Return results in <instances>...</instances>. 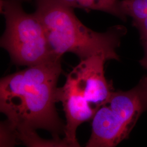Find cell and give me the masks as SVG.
Returning a JSON list of instances; mask_svg holds the SVG:
<instances>
[{
  "label": "cell",
  "mask_w": 147,
  "mask_h": 147,
  "mask_svg": "<svg viewBox=\"0 0 147 147\" xmlns=\"http://www.w3.org/2000/svg\"><path fill=\"white\" fill-rule=\"evenodd\" d=\"M61 59L28 67L0 81V110L7 117L1 124V144L20 141L28 146L47 147L48 141L38 136L37 129L50 132L61 141L65 124L55 107Z\"/></svg>",
  "instance_id": "6da1fadb"
},
{
  "label": "cell",
  "mask_w": 147,
  "mask_h": 147,
  "mask_svg": "<svg viewBox=\"0 0 147 147\" xmlns=\"http://www.w3.org/2000/svg\"><path fill=\"white\" fill-rule=\"evenodd\" d=\"M26 1L33 2L34 12L42 22L50 47L56 58L61 59L64 53H70L80 61L94 56H101L106 61L119 60L117 49L126 34L125 27L116 25L105 32H97L79 20L74 8L58 0Z\"/></svg>",
  "instance_id": "7a4b0ae2"
},
{
  "label": "cell",
  "mask_w": 147,
  "mask_h": 147,
  "mask_svg": "<svg viewBox=\"0 0 147 147\" xmlns=\"http://www.w3.org/2000/svg\"><path fill=\"white\" fill-rule=\"evenodd\" d=\"M106 61L101 56L81 60L67 75L64 84L56 89V102L62 103L66 118L63 139L68 147L80 146L78 127L92 120L114 91L112 84L105 78Z\"/></svg>",
  "instance_id": "3957f363"
},
{
  "label": "cell",
  "mask_w": 147,
  "mask_h": 147,
  "mask_svg": "<svg viewBox=\"0 0 147 147\" xmlns=\"http://www.w3.org/2000/svg\"><path fill=\"white\" fill-rule=\"evenodd\" d=\"M23 0H1L0 11L5 18V31L0 41L13 63L32 67L61 59L53 54L42 22L34 13H28Z\"/></svg>",
  "instance_id": "277c9868"
},
{
  "label": "cell",
  "mask_w": 147,
  "mask_h": 147,
  "mask_svg": "<svg viewBox=\"0 0 147 147\" xmlns=\"http://www.w3.org/2000/svg\"><path fill=\"white\" fill-rule=\"evenodd\" d=\"M147 110V76L127 91H113L96 112L86 147H116L126 139Z\"/></svg>",
  "instance_id": "5b68a950"
},
{
  "label": "cell",
  "mask_w": 147,
  "mask_h": 147,
  "mask_svg": "<svg viewBox=\"0 0 147 147\" xmlns=\"http://www.w3.org/2000/svg\"><path fill=\"white\" fill-rule=\"evenodd\" d=\"M73 8L84 11H101L125 20L126 18L122 14L119 6V0H58Z\"/></svg>",
  "instance_id": "8992f818"
},
{
  "label": "cell",
  "mask_w": 147,
  "mask_h": 147,
  "mask_svg": "<svg viewBox=\"0 0 147 147\" xmlns=\"http://www.w3.org/2000/svg\"><path fill=\"white\" fill-rule=\"evenodd\" d=\"M119 6L125 17L131 18L132 23L142 21L147 18V0H119Z\"/></svg>",
  "instance_id": "52a82bcc"
},
{
  "label": "cell",
  "mask_w": 147,
  "mask_h": 147,
  "mask_svg": "<svg viewBox=\"0 0 147 147\" xmlns=\"http://www.w3.org/2000/svg\"><path fill=\"white\" fill-rule=\"evenodd\" d=\"M133 25L138 30L141 40L147 39V18L142 21L133 23Z\"/></svg>",
  "instance_id": "ba28073f"
},
{
  "label": "cell",
  "mask_w": 147,
  "mask_h": 147,
  "mask_svg": "<svg viewBox=\"0 0 147 147\" xmlns=\"http://www.w3.org/2000/svg\"><path fill=\"white\" fill-rule=\"evenodd\" d=\"M142 43L144 50V55L143 58L140 61V63L143 68L147 70V39L142 40Z\"/></svg>",
  "instance_id": "9c48e42d"
}]
</instances>
